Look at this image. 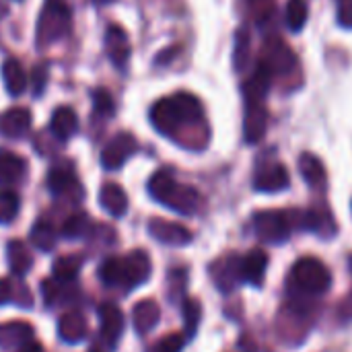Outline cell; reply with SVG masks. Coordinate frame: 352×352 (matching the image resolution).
<instances>
[{"label": "cell", "mask_w": 352, "mask_h": 352, "mask_svg": "<svg viewBox=\"0 0 352 352\" xmlns=\"http://www.w3.org/2000/svg\"><path fill=\"white\" fill-rule=\"evenodd\" d=\"M200 120H202V105L190 93H175L171 97L159 99L151 107V122L165 136H171L182 126L196 124Z\"/></svg>", "instance_id": "obj_1"}, {"label": "cell", "mask_w": 352, "mask_h": 352, "mask_svg": "<svg viewBox=\"0 0 352 352\" xmlns=\"http://www.w3.org/2000/svg\"><path fill=\"white\" fill-rule=\"evenodd\" d=\"M148 194L159 204H163L169 210L184 214V217H194L202 204V196L198 194V190L192 186L179 184L169 171H157L151 177Z\"/></svg>", "instance_id": "obj_2"}, {"label": "cell", "mask_w": 352, "mask_h": 352, "mask_svg": "<svg viewBox=\"0 0 352 352\" xmlns=\"http://www.w3.org/2000/svg\"><path fill=\"white\" fill-rule=\"evenodd\" d=\"M332 287V274L326 268L324 262L316 258H301L289 276V289L293 295L301 297H314L324 295Z\"/></svg>", "instance_id": "obj_3"}, {"label": "cell", "mask_w": 352, "mask_h": 352, "mask_svg": "<svg viewBox=\"0 0 352 352\" xmlns=\"http://www.w3.org/2000/svg\"><path fill=\"white\" fill-rule=\"evenodd\" d=\"M72 27V12L64 0H47L43 10L37 19V45L45 47L70 33Z\"/></svg>", "instance_id": "obj_4"}, {"label": "cell", "mask_w": 352, "mask_h": 352, "mask_svg": "<svg viewBox=\"0 0 352 352\" xmlns=\"http://www.w3.org/2000/svg\"><path fill=\"white\" fill-rule=\"evenodd\" d=\"M254 229L256 235L266 243H285L295 229V221L289 212L264 210L254 217Z\"/></svg>", "instance_id": "obj_5"}, {"label": "cell", "mask_w": 352, "mask_h": 352, "mask_svg": "<svg viewBox=\"0 0 352 352\" xmlns=\"http://www.w3.org/2000/svg\"><path fill=\"white\" fill-rule=\"evenodd\" d=\"M258 64H262L272 76H276V74L291 72L295 68V64H297V58H295L293 50L280 37H270L264 43L262 58H260Z\"/></svg>", "instance_id": "obj_6"}, {"label": "cell", "mask_w": 352, "mask_h": 352, "mask_svg": "<svg viewBox=\"0 0 352 352\" xmlns=\"http://www.w3.org/2000/svg\"><path fill=\"white\" fill-rule=\"evenodd\" d=\"M151 258L144 250H134L122 258V289L132 291L151 278Z\"/></svg>", "instance_id": "obj_7"}, {"label": "cell", "mask_w": 352, "mask_h": 352, "mask_svg": "<svg viewBox=\"0 0 352 352\" xmlns=\"http://www.w3.org/2000/svg\"><path fill=\"white\" fill-rule=\"evenodd\" d=\"M138 151V142L130 132H120L118 136H113L105 148L101 151V165L107 171H116L120 169L134 153Z\"/></svg>", "instance_id": "obj_8"}, {"label": "cell", "mask_w": 352, "mask_h": 352, "mask_svg": "<svg viewBox=\"0 0 352 352\" xmlns=\"http://www.w3.org/2000/svg\"><path fill=\"white\" fill-rule=\"evenodd\" d=\"M268 128V109L264 99H245V118H243V134L250 144H256L264 138Z\"/></svg>", "instance_id": "obj_9"}, {"label": "cell", "mask_w": 352, "mask_h": 352, "mask_svg": "<svg viewBox=\"0 0 352 352\" xmlns=\"http://www.w3.org/2000/svg\"><path fill=\"white\" fill-rule=\"evenodd\" d=\"M148 235L153 239H157L159 243L171 245V248H184L192 241L190 229H186L179 223H171V221H163V219L148 221Z\"/></svg>", "instance_id": "obj_10"}, {"label": "cell", "mask_w": 352, "mask_h": 352, "mask_svg": "<svg viewBox=\"0 0 352 352\" xmlns=\"http://www.w3.org/2000/svg\"><path fill=\"white\" fill-rule=\"evenodd\" d=\"M254 188L258 192H266V194H274V192H280V190L289 188V171H287V167L280 165V163L260 165L256 175H254Z\"/></svg>", "instance_id": "obj_11"}, {"label": "cell", "mask_w": 352, "mask_h": 352, "mask_svg": "<svg viewBox=\"0 0 352 352\" xmlns=\"http://www.w3.org/2000/svg\"><path fill=\"white\" fill-rule=\"evenodd\" d=\"M268 268V256L262 250H252L243 258H239V278L241 283L262 287Z\"/></svg>", "instance_id": "obj_12"}, {"label": "cell", "mask_w": 352, "mask_h": 352, "mask_svg": "<svg viewBox=\"0 0 352 352\" xmlns=\"http://www.w3.org/2000/svg\"><path fill=\"white\" fill-rule=\"evenodd\" d=\"M105 50L113 66L124 68L130 60V39L120 25H109L105 29Z\"/></svg>", "instance_id": "obj_13"}, {"label": "cell", "mask_w": 352, "mask_h": 352, "mask_svg": "<svg viewBox=\"0 0 352 352\" xmlns=\"http://www.w3.org/2000/svg\"><path fill=\"white\" fill-rule=\"evenodd\" d=\"M99 322H101V336L109 346H116L122 332H124V314L118 305L105 303L99 307Z\"/></svg>", "instance_id": "obj_14"}, {"label": "cell", "mask_w": 352, "mask_h": 352, "mask_svg": "<svg viewBox=\"0 0 352 352\" xmlns=\"http://www.w3.org/2000/svg\"><path fill=\"white\" fill-rule=\"evenodd\" d=\"M33 342V328L27 322H6L0 326V349L19 351L25 344Z\"/></svg>", "instance_id": "obj_15"}, {"label": "cell", "mask_w": 352, "mask_h": 352, "mask_svg": "<svg viewBox=\"0 0 352 352\" xmlns=\"http://www.w3.org/2000/svg\"><path fill=\"white\" fill-rule=\"evenodd\" d=\"M31 128V111L27 107H12L0 116V134L6 138H21Z\"/></svg>", "instance_id": "obj_16"}, {"label": "cell", "mask_w": 352, "mask_h": 352, "mask_svg": "<svg viewBox=\"0 0 352 352\" xmlns=\"http://www.w3.org/2000/svg\"><path fill=\"white\" fill-rule=\"evenodd\" d=\"M89 326L82 314L78 311H68L60 318L58 322V336L66 344H78L87 338Z\"/></svg>", "instance_id": "obj_17"}, {"label": "cell", "mask_w": 352, "mask_h": 352, "mask_svg": "<svg viewBox=\"0 0 352 352\" xmlns=\"http://www.w3.org/2000/svg\"><path fill=\"white\" fill-rule=\"evenodd\" d=\"M210 276L214 280V285L219 287V291L229 293L235 289L237 283H241L239 278V258H227V260H219L217 264L210 266Z\"/></svg>", "instance_id": "obj_18"}, {"label": "cell", "mask_w": 352, "mask_h": 352, "mask_svg": "<svg viewBox=\"0 0 352 352\" xmlns=\"http://www.w3.org/2000/svg\"><path fill=\"white\" fill-rule=\"evenodd\" d=\"M99 202L105 212H109L116 219H122L128 212V196L118 184H103L99 192Z\"/></svg>", "instance_id": "obj_19"}, {"label": "cell", "mask_w": 352, "mask_h": 352, "mask_svg": "<svg viewBox=\"0 0 352 352\" xmlns=\"http://www.w3.org/2000/svg\"><path fill=\"white\" fill-rule=\"evenodd\" d=\"M161 320V309L153 299H144L134 305L132 311V324L138 334H148Z\"/></svg>", "instance_id": "obj_20"}, {"label": "cell", "mask_w": 352, "mask_h": 352, "mask_svg": "<svg viewBox=\"0 0 352 352\" xmlns=\"http://www.w3.org/2000/svg\"><path fill=\"white\" fill-rule=\"evenodd\" d=\"M50 130L56 138L60 140H68L70 136L76 134L78 130V118H76V111L68 105L64 107H58L52 116V122H50Z\"/></svg>", "instance_id": "obj_21"}, {"label": "cell", "mask_w": 352, "mask_h": 352, "mask_svg": "<svg viewBox=\"0 0 352 352\" xmlns=\"http://www.w3.org/2000/svg\"><path fill=\"white\" fill-rule=\"evenodd\" d=\"M6 262L14 276H25L33 266V256L23 241L14 239L6 245Z\"/></svg>", "instance_id": "obj_22"}, {"label": "cell", "mask_w": 352, "mask_h": 352, "mask_svg": "<svg viewBox=\"0 0 352 352\" xmlns=\"http://www.w3.org/2000/svg\"><path fill=\"white\" fill-rule=\"evenodd\" d=\"M25 161L14 155L12 151L0 148V186H10L23 179L25 175Z\"/></svg>", "instance_id": "obj_23"}, {"label": "cell", "mask_w": 352, "mask_h": 352, "mask_svg": "<svg viewBox=\"0 0 352 352\" xmlns=\"http://www.w3.org/2000/svg\"><path fill=\"white\" fill-rule=\"evenodd\" d=\"M47 188L54 196H68L78 192V179L70 167H54L47 175Z\"/></svg>", "instance_id": "obj_24"}, {"label": "cell", "mask_w": 352, "mask_h": 352, "mask_svg": "<svg viewBox=\"0 0 352 352\" xmlns=\"http://www.w3.org/2000/svg\"><path fill=\"white\" fill-rule=\"evenodd\" d=\"M2 80H4V87L8 91V95L12 97H19L21 93H25L27 89V74L21 66L19 60L14 58H6L4 64H2Z\"/></svg>", "instance_id": "obj_25"}, {"label": "cell", "mask_w": 352, "mask_h": 352, "mask_svg": "<svg viewBox=\"0 0 352 352\" xmlns=\"http://www.w3.org/2000/svg\"><path fill=\"white\" fill-rule=\"evenodd\" d=\"M299 171L311 188H324L326 186V167L316 155L303 153L299 157Z\"/></svg>", "instance_id": "obj_26"}, {"label": "cell", "mask_w": 352, "mask_h": 352, "mask_svg": "<svg viewBox=\"0 0 352 352\" xmlns=\"http://www.w3.org/2000/svg\"><path fill=\"white\" fill-rule=\"evenodd\" d=\"M299 225L311 233H318L322 237H332L336 233V225L332 221V217L328 212H322V210H309L301 217Z\"/></svg>", "instance_id": "obj_27"}, {"label": "cell", "mask_w": 352, "mask_h": 352, "mask_svg": "<svg viewBox=\"0 0 352 352\" xmlns=\"http://www.w3.org/2000/svg\"><path fill=\"white\" fill-rule=\"evenodd\" d=\"M80 268H82V256L70 254V256L58 258L52 266V272H54V278L58 283H72V280H76Z\"/></svg>", "instance_id": "obj_28"}, {"label": "cell", "mask_w": 352, "mask_h": 352, "mask_svg": "<svg viewBox=\"0 0 352 352\" xmlns=\"http://www.w3.org/2000/svg\"><path fill=\"white\" fill-rule=\"evenodd\" d=\"M29 239L31 243L41 250V252H52L56 248V241H58V235H56V229L52 227V223L47 221H37L33 227H31V233H29Z\"/></svg>", "instance_id": "obj_29"}, {"label": "cell", "mask_w": 352, "mask_h": 352, "mask_svg": "<svg viewBox=\"0 0 352 352\" xmlns=\"http://www.w3.org/2000/svg\"><path fill=\"white\" fill-rule=\"evenodd\" d=\"M307 16H309V6L307 0H289L287 8H285V23L287 27L297 33L307 25Z\"/></svg>", "instance_id": "obj_30"}, {"label": "cell", "mask_w": 352, "mask_h": 352, "mask_svg": "<svg viewBox=\"0 0 352 352\" xmlns=\"http://www.w3.org/2000/svg\"><path fill=\"white\" fill-rule=\"evenodd\" d=\"M21 198L14 190H0V225H8L16 219Z\"/></svg>", "instance_id": "obj_31"}, {"label": "cell", "mask_w": 352, "mask_h": 352, "mask_svg": "<svg viewBox=\"0 0 352 352\" xmlns=\"http://www.w3.org/2000/svg\"><path fill=\"white\" fill-rule=\"evenodd\" d=\"M91 229V221L85 212H76L72 217H68L62 225V235L66 239H80L89 233Z\"/></svg>", "instance_id": "obj_32"}, {"label": "cell", "mask_w": 352, "mask_h": 352, "mask_svg": "<svg viewBox=\"0 0 352 352\" xmlns=\"http://www.w3.org/2000/svg\"><path fill=\"white\" fill-rule=\"evenodd\" d=\"M182 314H184V324H186V338L190 340L196 334L198 324H200V318H202L200 303L196 299H184Z\"/></svg>", "instance_id": "obj_33"}, {"label": "cell", "mask_w": 352, "mask_h": 352, "mask_svg": "<svg viewBox=\"0 0 352 352\" xmlns=\"http://www.w3.org/2000/svg\"><path fill=\"white\" fill-rule=\"evenodd\" d=\"M99 278L107 287H122V258H107L99 266Z\"/></svg>", "instance_id": "obj_34"}, {"label": "cell", "mask_w": 352, "mask_h": 352, "mask_svg": "<svg viewBox=\"0 0 352 352\" xmlns=\"http://www.w3.org/2000/svg\"><path fill=\"white\" fill-rule=\"evenodd\" d=\"M250 33L248 29H241L235 37V54H233V62H235V68L237 70H245L248 64H250V58H252V52H250Z\"/></svg>", "instance_id": "obj_35"}, {"label": "cell", "mask_w": 352, "mask_h": 352, "mask_svg": "<svg viewBox=\"0 0 352 352\" xmlns=\"http://www.w3.org/2000/svg\"><path fill=\"white\" fill-rule=\"evenodd\" d=\"M93 107L99 116H111L116 109L113 97L107 89H97L93 91Z\"/></svg>", "instance_id": "obj_36"}, {"label": "cell", "mask_w": 352, "mask_h": 352, "mask_svg": "<svg viewBox=\"0 0 352 352\" xmlns=\"http://www.w3.org/2000/svg\"><path fill=\"white\" fill-rule=\"evenodd\" d=\"M186 340L188 338L182 334H169L161 342H157L148 352H182V349L186 346Z\"/></svg>", "instance_id": "obj_37"}, {"label": "cell", "mask_w": 352, "mask_h": 352, "mask_svg": "<svg viewBox=\"0 0 352 352\" xmlns=\"http://www.w3.org/2000/svg\"><path fill=\"white\" fill-rule=\"evenodd\" d=\"M336 16L344 29H352V0H336Z\"/></svg>", "instance_id": "obj_38"}, {"label": "cell", "mask_w": 352, "mask_h": 352, "mask_svg": "<svg viewBox=\"0 0 352 352\" xmlns=\"http://www.w3.org/2000/svg\"><path fill=\"white\" fill-rule=\"evenodd\" d=\"M41 293H43V299L47 305H52L56 301V295H58V289H56V280H43L41 283Z\"/></svg>", "instance_id": "obj_39"}, {"label": "cell", "mask_w": 352, "mask_h": 352, "mask_svg": "<svg viewBox=\"0 0 352 352\" xmlns=\"http://www.w3.org/2000/svg\"><path fill=\"white\" fill-rule=\"evenodd\" d=\"M12 301V285L6 278H0V305H6Z\"/></svg>", "instance_id": "obj_40"}, {"label": "cell", "mask_w": 352, "mask_h": 352, "mask_svg": "<svg viewBox=\"0 0 352 352\" xmlns=\"http://www.w3.org/2000/svg\"><path fill=\"white\" fill-rule=\"evenodd\" d=\"M16 352H43V349L37 342H29V344H25L23 349H19Z\"/></svg>", "instance_id": "obj_41"}, {"label": "cell", "mask_w": 352, "mask_h": 352, "mask_svg": "<svg viewBox=\"0 0 352 352\" xmlns=\"http://www.w3.org/2000/svg\"><path fill=\"white\" fill-rule=\"evenodd\" d=\"M93 2H95V4H109L111 0H93Z\"/></svg>", "instance_id": "obj_42"}, {"label": "cell", "mask_w": 352, "mask_h": 352, "mask_svg": "<svg viewBox=\"0 0 352 352\" xmlns=\"http://www.w3.org/2000/svg\"><path fill=\"white\" fill-rule=\"evenodd\" d=\"M351 272H352V258H351Z\"/></svg>", "instance_id": "obj_43"}, {"label": "cell", "mask_w": 352, "mask_h": 352, "mask_svg": "<svg viewBox=\"0 0 352 352\" xmlns=\"http://www.w3.org/2000/svg\"><path fill=\"white\" fill-rule=\"evenodd\" d=\"M91 352H99V351H91Z\"/></svg>", "instance_id": "obj_44"}]
</instances>
